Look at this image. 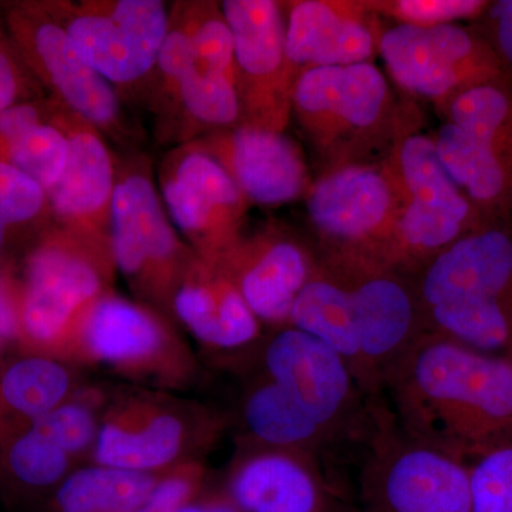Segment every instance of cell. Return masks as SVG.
<instances>
[{
  "label": "cell",
  "mask_w": 512,
  "mask_h": 512,
  "mask_svg": "<svg viewBox=\"0 0 512 512\" xmlns=\"http://www.w3.org/2000/svg\"><path fill=\"white\" fill-rule=\"evenodd\" d=\"M382 403L407 437L468 464L512 437V352L421 333L384 379Z\"/></svg>",
  "instance_id": "1"
},
{
  "label": "cell",
  "mask_w": 512,
  "mask_h": 512,
  "mask_svg": "<svg viewBox=\"0 0 512 512\" xmlns=\"http://www.w3.org/2000/svg\"><path fill=\"white\" fill-rule=\"evenodd\" d=\"M292 117L322 165L320 174L346 165L384 163L421 124L416 104L399 100L373 63L299 74Z\"/></svg>",
  "instance_id": "2"
},
{
  "label": "cell",
  "mask_w": 512,
  "mask_h": 512,
  "mask_svg": "<svg viewBox=\"0 0 512 512\" xmlns=\"http://www.w3.org/2000/svg\"><path fill=\"white\" fill-rule=\"evenodd\" d=\"M410 279L426 332L480 352H512L511 222L474 229Z\"/></svg>",
  "instance_id": "3"
},
{
  "label": "cell",
  "mask_w": 512,
  "mask_h": 512,
  "mask_svg": "<svg viewBox=\"0 0 512 512\" xmlns=\"http://www.w3.org/2000/svg\"><path fill=\"white\" fill-rule=\"evenodd\" d=\"M111 249L56 231L28 256L15 285L16 343L22 355L70 362L84 316L110 291Z\"/></svg>",
  "instance_id": "4"
},
{
  "label": "cell",
  "mask_w": 512,
  "mask_h": 512,
  "mask_svg": "<svg viewBox=\"0 0 512 512\" xmlns=\"http://www.w3.org/2000/svg\"><path fill=\"white\" fill-rule=\"evenodd\" d=\"M355 470L356 512H473L466 461L407 437L384 406Z\"/></svg>",
  "instance_id": "5"
},
{
  "label": "cell",
  "mask_w": 512,
  "mask_h": 512,
  "mask_svg": "<svg viewBox=\"0 0 512 512\" xmlns=\"http://www.w3.org/2000/svg\"><path fill=\"white\" fill-rule=\"evenodd\" d=\"M252 357L259 372L288 390L356 464L382 402L367 396L342 357L291 326L274 330Z\"/></svg>",
  "instance_id": "6"
},
{
  "label": "cell",
  "mask_w": 512,
  "mask_h": 512,
  "mask_svg": "<svg viewBox=\"0 0 512 512\" xmlns=\"http://www.w3.org/2000/svg\"><path fill=\"white\" fill-rule=\"evenodd\" d=\"M70 362L101 367L136 387L178 392L197 377V362L173 326L146 303L113 292L84 316Z\"/></svg>",
  "instance_id": "7"
},
{
  "label": "cell",
  "mask_w": 512,
  "mask_h": 512,
  "mask_svg": "<svg viewBox=\"0 0 512 512\" xmlns=\"http://www.w3.org/2000/svg\"><path fill=\"white\" fill-rule=\"evenodd\" d=\"M222 419L168 392L134 387L104 403L93 463L161 474L195 460L217 439Z\"/></svg>",
  "instance_id": "8"
},
{
  "label": "cell",
  "mask_w": 512,
  "mask_h": 512,
  "mask_svg": "<svg viewBox=\"0 0 512 512\" xmlns=\"http://www.w3.org/2000/svg\"><path fill=\"white\" fill-rule=\"evenodd\" d=\"M402 208L383 265L413 276L451 244L485 222L441 164L433 138L407 134L387 158Z\"/></svg>",
  "instance_id": "9"
},
{
  "label": "cell",
  "mask_w": 512,
  "mask_h": 512,
  "mask_svg": "<svg viewBox=\"0 0 512 512\" xmlns=\"http://www.w3.org/2000/svg\"><path fill=\"white\" fill-rule=\"evenodd\" d=\"M157 67L192 120L212 128L237 123L241 107L234 40L218 3L174 6Z\"/></svg>",
  "instance_id": "10"
},
{
  "label": "cell",
  "mask_w": 512,
  "mask_h": 512,
  "mask_svg": "<svg viewBox=\"0 0 512 512\" xmlns=\"http://www.w3.org/2000/svg\"><path fill=\"white\" fill-rule=\"evenodd\" d=\"M379 55L396 86L430 101L437 113L474 87L512 82L493 47L471 25H394L383 30Z\"/></svg>",
  "instance_id": "11"
},
{
  "label": "cell",
  "mask_w": 512,
  "mask_h": 512,
  "mask_svg": "<svg viewBox=\"0 0 512 512\" xmlns=\"http://www.w3.org/2000/svg\"><path fill=\"white\" fill-rule=\"evenodd\" d=\"M319 254L360 256L383 265L402 208L387 160L319 174L305 195Z\"/></svg>",
  "instance_id": "12"
},
{
  "label": "cell",
  "mask_w": 512,
  "mask_h": 512,
  "mask_svg": "<svg viewBox=\"0 0 512 512\" xmlns=\"http://www.w3.org/2000/svg\"><path fill=\"white\" fill-rule=\"evenodd\" d=\"M110 249L134 293L146 305L171 312L174 293L197 254L178 238L153 181L140 171L116 180Z\"/></svg>",
  "instance_id": "13"
},
{
  "label": "cell",
  "mask_w": 512,
  "mask_h": 512,
  "mask_svg": "<svg viewBox=\"0 0 512 512\" xmlns=\"http://www.w3.org/2000/svg\"><path fill=\"white\" fill-rule=\"evenodd\" d=\"M46 8L84 62L107 82L134 83L157 66L170 22L164 2H63Z\"/></svg>",
  "instance_id": "14"
},
{
  "label": "cell",
  "mask_w": 512,
  "mask_h": 512,
  "mask_svg": "<svg viewBox=\"0 0 512 512\" xmlns=\"http://www.w3.org/2000/svg\"><path fill=\"white\" fill-rule=\"evenodd\" d=\"M221 10L234 40L238 126L284 133L298 80L286 56L284 6L272 0H225Z\"/></svg>",
  "instance_id": "15"
},
{
  "label": "cell",
  "mask_w": 512,
  "mask_h": 512,
  "mask_svg": "<svg viewBox=\"0 0 512 512\" xmlns=\"http://www.w3.org/2000/svg\"><path fill=\"white\" fill-rule=\"evenodd\" d=\"M338 269L352 298L366 393L382 402L384 379L424 330L412 279L360 256L323 255Z\"/></svg>",
  "instance_id": "16"
},
{
  "label": "cell",
  "mask_w": 512,
  "mask_h": 512,
  "mask_svg": "<svg viewBox=\"0 0 512 512\" xmlns=\"http://www.w3.org/2000/svg\"><path fill=\"white\" fill-rule=\"evenodd\" d=\"M227 491L239 512H356L346 474L286 448L242 444Z\"/></svg>",
  "instance_id": "17"
},
{
  "label": "cell",
  "mask_w": 512,
  "mask_h": 512,
  "mask_svg": "<svg viewBox=\"0 0 512 512\" xmlns=\"http://www.w3.org/2000/svg\"><path fill=\"white\" fill-rule=\"evenodd\" d=\"M160 187L168 215L195 254L217 259L241 237L249 201L197 141L165 158Z\"/></svg>",
  "instance_id": "18"
},
{
  "label": "cell",
  "mask_w": 512,
  "mask_h": 512,
  "mask_svg": "<svg viewBox=\"0 0 512 512\" xmlns=\"http://www.w3.org/2000/svg\"><path fill=\"white\" fill-rule=\"evenodd\" d=\"M262 326L289 325L293 302L311 278L318 252L278 228L241 237L217 259Z\"/></svg>",
  "instance_id": "19"
},
{
  "label": "cell",
  "mask_w": 512,
  "mask_h": 512,
  "mask_svg": "<svg viewBox=\"0 0 512 512\" xmlns=\"http://www.w3.org/2000/svg\"><path fill=\"white\" fill-rule=\"evenodd\" d=\"M12 26L36 72L55 90L60 104L97 130H113L119 124L120 104L111 83L84 62L46 6L15 13Z\"/></svg>",
  "instance_id": "20"
},
{
  "label": "cell",
  "mask_w": 512,
  "mask_h": 512,
  "mask_svg": "<svg viewBox=\"0 0 512 512\" xmlns=\"http://www.w3.org/2000/svg\"><path fill=\"white\" fill-rule=\"evenodd\" d=\"M286 56L296 74L322 67L373 63L383 26L366 2L299 0L282 3Z\"/></svg>",
  "instance_id": "21"
},
{
  "label": "cell",
  "mask_w": 512,
  "mask_h": 512,
  "mask_svg": "<svg viewBox=\"0 0 512 512\" xmlns=\"http://www.w3.org/2000/svg\"><path fill=\"white\" fill-rule=\"evenodd\" d=\"M197 143L231 175L249 204H286L305 197L311 187L302 148L284 133L235 126Z\"/></svg>",
  "instance_id": "22"
},
{
  "label": "cell",
  "mask_w": 512,
  "mask_h": 512,
  "mask_svg": "<svg viewBox=\"0 0 512 512\" xmlns=\"http://www.w3.org/2000/svg\"><path fill=\"white\" fill-rule=\"evenodd\" d=\"M69 156L57 183L46 192L64 231L110 248V212L116 177L99 130L66 110Z\"/></svg>",
  "instance_id": "23"
},
{
  "label": "cell",
  "mask_w": 512,
  "mask_h": 512,
  "mask_svg": "<svg viewBox=\"0 0 512 512\" xmlns=\"http://www.w3.org/2000/svg\"><path fill=\"white\" fill-rule=\"evenodd\" d=\"M171 312L205 348L222 355H254L261 325L217 261L195 255L174 293Z\"/></svg>",
  "instance_id": "24"
},
{
  "label": "cell",
  "mask_w": 512,
  "mask_h": 512,
  "mask_svg": "<svg viewBox=\"0 0 512 512\" xmlns=\"http://www.w3.org/2000/svg\"><path fill=\"white\" fill-rule=\"evenodd\" d=\"M239 416L244 443L302 451L340 473L353 466L348 454L320 429L298 400L262 372L245 389Z\"/></svg>",
  "instance_id": "25"
},
{
  "label": "cell",
  "mask_w": 512,
  "mask_h": 512,
  "mask_svg": "<svg viewBox=\"0 0 512 512\" xmlns=\"http://www.w3.org/2000/svg\"><path fill=\"white\" fill-rule=\"evenodd\" d=\"M288 326L318 339L342 357L365 390L352 298L338 269L319 252L311 278L293 302Z\"/></svg>",
  "instance_id": "26"
},
{
  "label": "cell",
  "mask_w": 512,
  "mask_h": 512,
  "mask_svg": "<svg viewBox=\"0 0 512 512\" xmlns=\"http://www.w3.org/2000/svg\"><path fill=\"white\" fill-rule=\"evenodd\" d=\"M451 180L485 222H511L512 177L493 154L463 128L444 121L431 136Z\"/></svg>",
  "instance_id": "27"
},
{
  "label": "cell",
  "mask_w": 512,
  "mask_h": 512,
  "mask_svg": "<svg viewBox=\"0 0 512 512\" xmlns=\"http://www.w3.org/2000/svg\"><path fill=\"white\" fill-rule=\"evenodd\" d=\"M76 393L72 370L52 357L23 355L0 369V444Z\"/></svg>",
  "instance_id": "28"
},
{
  "label": "cell",
  "mask_w": 512,
  "mask_h": 512,
  "mask_svg": "<svg viewBox=\"0 0 512 512\" xmlns=\"http://www.w3.org/2000/svg\"><path fill=\"white\" fill-rule=\"evenodd\" d=\"M161 474L90 464L72 471L56 488L52 512H134Z\"/></svg>",
  "instance_id": "29"
},
{
  "label": "cell",
  "mask_w": 512,
  "mask_h": 512,
  "mask_svg": "<svg viewBox=\"0 0 512 512\" xmlns=\"http://www.w3.org/2000/svg\"><path fill=\"white\" fill-rule=\"evenodd\" d=\"M439 114L480 141L512 177V82L467 90Z\"/></svg>",
  "instance_id": "30"
},
{
  "label": "cell",
  "mask_w": 512,
  "mask_h": 512,
  "mask_svg": "<svg viewBox=\"0 0 512 512\" xmlns=\"http://www.w3.org/2000/svg\"><path fill=\"white\" fill-rule=\"evenodd\" d=\"M73 461L55 441L30 427L0 444L3 471L28 490L59 487L72 473Z\"/></svg>",
  "instance_id": "31"
},
{
  "label": "cell",
  "mask_w": 512,
  "mask_h": 512,
  "mask_svg": "<svg viewBox=\"0 0 512 512\" xmlns=\"http://www.w3.org/2000/svg\"><path fill=\"white\" fill-rule=\"evenodd\" d=\"M66 110L63 106L55 120L43 121L13 141L3 156L2 163L28 175L45 192L57 183L69 156V137L64 127Z\"/></svg>",
  "instance_id": "32"
},
{
  "label": "cell",
  "mask_w": 512,
  "mask_h": 512,
  "mask_svg": "<svg viewBox=\"0 0 512 512\" xmlns=\"http://www.w3.org/2000/svg\"><path fill=\"white\" fill-rule=\"evenodd\" d=\"M101 394L93 389L76 392L29 427L55 441L74 461L79 460L86 454H92L96 446L101 413L106 403Z\"/></svg>",
  "instance_id": "33"
},
{
  "label": "cell",
  "mask_w": 512,
  "mask_h": 512,
  "mask_svg": "<svg viewBox=\"0 0 512 512\" xmlns=\"http://www.w3.org/2000/svg\"><path fill=\"white\" fill-rule=\"evenodd\" d=\"M473 512H512V437L468 463Z\"/></svg>",
  "instance_id": "34"
},
{
  "label": "cell",
  "mask_w": 512,
  "mask_h": 512,
  "mask_svg": "<svg viewBox=\"0 0 512 512\" xmlns=\"http://www.w3.org/2000/svg\"><path fill=\"white\" fill-rule=\"evenodd\" d=\"M367 8L382 18L396 20V25H453L461 20L476 22L490 6L487 0H372Z\"/></svg>",
  "instance_id": "35"
},
{
  "label": "cell",
  "mask_w": 512,
  "mask_h": 512,
  "mask_svg": "<svg viewBox=\"0 0 512 512\" xmlns=\"http://www.w3.org/2000/svg\"><path fill=\"white\" fill-rule=\"evenodd\" d=\"M45 201V190L32 178L0 163V252L8 229L35 218Z\"/></svg>",
  "instance_id": "36"
},
{
  "label": "cell",
  "mask_w": 512,
  "mask_h": 512,
  "mask_svg": "<svg viewBox=\"0 0 512 512\" xmlns=\"http://www.w3.org/2000/svg\"><path fill=\"white\" fill-rule=\"evenodd\" d=\"M204 477L200 461L178 464L161 474L144 503L134 512H178L198 494Z\"/></svg>",
  "instance_id": "37"
},
{
  "label": "cell",
  "mask_w": 512,
  "mask_h": 512,
  "mask_svg": "<svg viewBox=\"0 0 512 512\" xmlns=\"http://www.w3.org/2000/svg\"><path fill=\"white\" fill-rule=\"evenodd\" d=\"M471 26L490 43L512 77V0L490 2L484 15Z\"/></svg>",
  "instance_id": "38"
},
{
  "label": "cell",
  "mask_w": 512,
  "mask_h": 512,
  "mask_svg": "<svg viewBox=\"0 0 512 512\" xmlns=\"http://www.w3.org/2000/svg\"><path fill=\"white\" fill-rule=\"evenodd\" d=\"M45 110L33 103H16L0 110V163L13 141L43 123Z\"/></svg>",
  "instance_id": "39"
},
{
  "label": "cell",
  "mask_w": 512,
  "mask_h": 512,
  "mask_svg": "<svg viewBox=\"0 0 512 512\" xmlns=\"http://www.w3.org/2000/svg\"><path fill=\"white\" fill-rule=\"evenodd\" d=\"M0 335L5 342H16L18 320H16L15 285L0 275Z\"/></svg>",
  "instance_id": "40"
},
{
  "label": "cell",
  "mask_w": 512,
  "mask_h": 512,
  "mask_svg": "<svg viewBox=\"0 0 512 512\" xmlns=\"http://www.w3.org/2000/svg\"><path fill=\"white\" fill-rule=\"evenodd\" d=\"M19 94V79L15 66L0 49V110L16 104Z\"/></svg>",
  "instance_id": "41"
},
{
  "label": "cell",
  "mask_w": 512,
  "mask_h": 512,
  "mask_svg": "<svg viewBox=\"0 0 512 512\" xmlns=\"http://www.w3.org/2000/svg\"><path fill=\"white\" fill-rule=\"evenodd\" d=\"M178 512H239L237 508L234 507L227 500H208L201 501V503H191L185 505V507L181 508Z\"/></svg>",
  "instance_id": "42"
},
{
  "label": "cell",
  "mask_w": 512,
  "mask_h": 512,
  "mask_svg": "<svg viewBox=\"0 0 512 512\" xmlns=\"http://www.w3.org/2000/svg\"><path fill=\"white\" fill-rule=\"evenodd\" d=\"M3 343H5V339H3L2 335H0V356H2L3 352Z\"/></svg>",
  "instance_id": "43"
}]
</instances>
